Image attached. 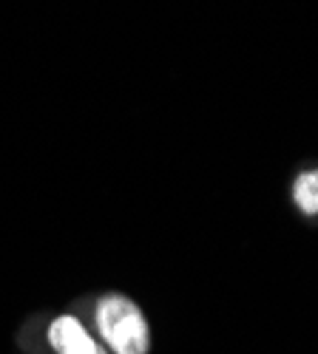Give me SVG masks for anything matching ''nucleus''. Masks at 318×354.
Wrapping results in <instances>:
<instances>
[{"label": "nucleus", "instance_id": "1", "mask_svg": "<svg viewBox=\"0 0 318 354\" xmlns=\"http://www.w3.org/2000/svg\"><path fill=\"white\" fill-rule=\"evenodd\" d=\"M97 329L114 354H148L151 348L145 315L125 295H105L97 304Z\"/></svg>", "mask_w": 318, "mask_h": 354}, {"label": "nucleus", "instance_id": "2", "mask_svg": "<svg viewBox=\"0 0 318 354\" xmlns=\"http://www.w3.org/2000/svg\"><path fill=\"white\" fill-rule=\"evenodd\" d=\"M48 343L57 348V354H108L74 317L63 315L48 326Z\"/></svg>", "mask_w": 318, "mask_h": 354}, {"label": "nucleus", "instance_id": "3", "mask_svg": "<svg viewBox=\"0 0 318 354\" xmlns=\"http://www.w3.org/2000/svg\"><path fill=\"white\" fill-rule=\"evenodd\" d=\"M293 198L304 216H318V170H307L299 176L293 185Z\"/></svg>", "mask_w": 318, "mask_h": 354}]
</instances>
